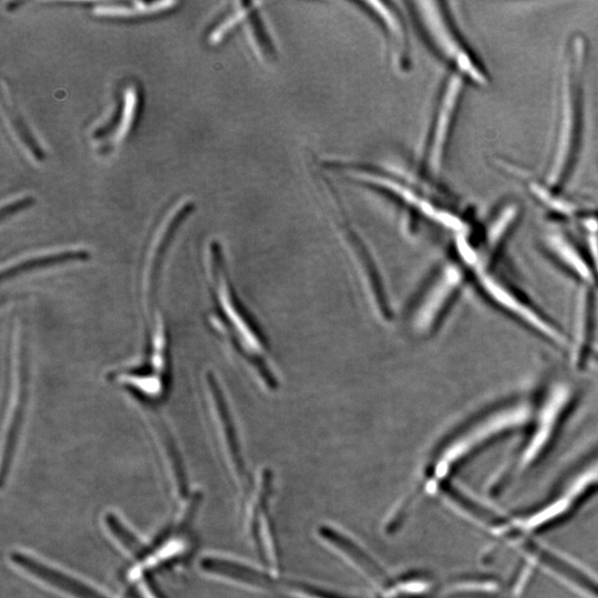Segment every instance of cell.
<instances>
[{
    "instance_id": "obj_10",
    "label": "cell",
    "mask_w": 598,
    "mask_h": 598,
    "mask_svg": "<svg viewBox=\"0 0 598 598\" xmlns=\"http://www.w3.org/2000/svg\"><path fill=\"white\" fill-rule=\"evenodd\" d=\"M373 22L385 44L391 68L399 75H408L414 67V51L408 18L393 2L350 3Z\"/></svg>"
},
{
    "instance_id": "obj_2",
    "label": "cell",
    "mask_w": 598,
    "mask_h": 598,
    "mask_svg": "<svg viewBox=\"0 0 598 598\" xmlns=\"http://www.w3.org/2000/svg\"><path fill=\"white\" fill-rule=\"evenodd\" d=\"M579 391L570 380L558 379L544 390L536 407L528 435L517 455L505 462L489 482L493 492H502L509 484L538 466L549 455L570 417Z\"/></svg>"
},
{
    "instance_id": "obj_21",
    "label": "cell",
    "mask_w": 598,
    "mask_h": 598,
    "mask_svg": "<svg viewBox=\"0 0 598 598\" xmlns=\"http://www.w3.org/2000/svg\"><path fill=\"white\" fill-rule=\"evenodd\" d=\"M2 108L10 126H12L20 143H22L25 149L28 150L30 156L36 159V161H44L46 153L43 148L40 147L37 139L33 136V132L27 126L22 113L19 112L13 101L6 96L4 88L2 91Z\"/></svg>"
},
{
    "instance_id": "obj_5",
    "label": "cell",
    "mask_w": 598,
    "mask_h": 598,
    "mask_svg": "<svg viewBox=\"0 0 598 598\" xmlns=\"http://www.w3.org/2000/svg\"><path fill=\"white\" fill-rule=\"evenodd\" d=\"M208 282L212 299L209 322L255 369L262 368L263 339L233 290L218 241L209 244Z\"/></svg>"
},
{
    "instance_id": "obj_4",
    "label": "cell",
    "mask_w": 598,
    "mask_h": 598,
    "mask_svg": "<svg viewBox=\"0 0 598 598\" xmlns=\"http://www.w3.org/2000/svg\"><path fill=\"white\" fill-rule=\"evenodd\" d=\"M598 493V450L558 483L552 492L528 511L503 515L505 531L527 536L560 527Z\"/></svg>"
},
{
    "instance_id": "obj_9",
    "label": "cell",
    "mask_w": 598,
    "mask_h": 598,
    "mask_svg": "<svg viewBox=\"0 0 598 598\" xmlns=\"http://www.w3.org/2000/svg\"><path fill=\"white\" fill-rule=\"evenodd\" d=\"M195 208L192 201L183 202L175 209L161 224L159 230L154 234L141 267L140 274V299L142 313L146 328H149L161 315L159 307V288L161 273L168 252L185 220L189 218Z\"/></svg>"
},
{
    "instance_id": "obj_18",
    "label": "cell",
    "mask_w": 598,
    "mask_h": 598,
    "mask_svg": "<svg viewBox=\"0 0 598 598\" xmlns=\"http://www.w3.org/2000/svg\"><path fill=\"white\" fill-rule=\"evenodd\" d=\"M143 409L144 416L148 418L153 432L156 433V437L160 441L164 455L168 459L180 496L185 499L189 496V479L177 443H175L166 421L159 416L158 409Z\"/></svg>"
},
{
    "instance_id": "obj_26",
    "label": "cell",
    "mask_w": 598,
    "mask_h": 598,
    "mask_svg": "<svg viewBox=\"0 0 598 598\" xmlns=\"http://www.w3.org/2000/svg\"><path fill=\"white\" fill-rule=\"evenodd\" d=\"M591 366H595L596 368H598V345H596V347L594 348V352L592 354L590 362V367Z\"/></svg>"
},
{
    "instance_id": "obj_1",
    "label": "cell",
    "mask_w": 598,
    "mask_h": 598,
    "mask_svg": "<svg viewBox=\"0 0 598 598\" xmlns=\"http://www.w3.org/2000/svg\"><path fill=\"white\" fill-rule=\"evenodd\" d=\"M586 39L574 36L566 49L560 80L558 122L545 185L558 192L569 179L579 152L584 112Z\"/></svg>"
},
{
    "instance_id": "obj_19",
    "label": "cell",
    "mask_w": 598,
    "mask_h": 598,
    "mask_svg": "<svg viewBox=\"0 0 598 598\" xmlns=\"http://www.w3.org/2000/svg\"><path fill=\"white\" fill-rule=\"evenodd\" d=\"M90 254L85 250H63L55 251L35 256H29L27 259H22L8 266L3 267L2 278L3 282L6 280H12L19 275L44 270L47 267H53L56 265L67 264L72 262L87 261Z\"/></svg>"
},
{
    "instance_id": "obj_16",
    "label": "cell",
    "mask_w": 598,
    "mask_h": 598,
    "mask_svg": "<svg viewBox=\"0 0 598 598\" xmlns=\"http://www.w3.org/2000/svg\"><path fill=\"white\" fill-rule=\"evenodd\" d=\"M10 560L36 577L41 582L47 583L55 589L65 592L75 598H109L88 584L81 582L64 572H60L53 567L40 562L28 554L22 552H13L10 554Z\"/></svg>"
},
{
    "instance_id": "obj_20",
    "label": "cell",
    "mask_w": 598,
    "mask_h": 598,
    "mask_svg": "<svg viewBox=\"0 0 598 598\" xmlns=\"http://www.w3.org/2000/svg\"><path fill=\"white\" fill-rule=\"evenodd\" d=\"M260 5V3L254 4L249 17H247L246 25L256 56L268 66L275 63L278 54L275 40L262 15Z\"/></svg>"
},
{
    "instance_id": "obj_7",
    "label": "cell",
    "mask_w": 598,
    "mask_h": 598,
    "mask_svg": "<svg viewBox=\"0 0 598 598\" xmlns=\"http://www.w3.org/2000/svg\"><path fill=\"white\" fill-rule=\"evenodd\" d=\"M474 282L488 301L515 321L556 348L570 352L571 339L552 319L535 307L521 293L494 275L490 268L478 265L471 270Z\"/></svg>"
},
{
    "instance_id": "obj_6",
    "label": "cell",
    "mask_w": 598,
    "mask_h": 598,
    "mask_svg": "<svg viewBox=\"0 0 598 598\" xmlns=\"http://www.w3.org/2000/svg\"><path fill=\"white\" fill-rule=\"evenodd\" d=\"M410 20L432 53L450 67L453 74L478 87H487L490 79L479 60L463 39L446 3L415 2L407 4Z\"/></svg>"
},
{
    "instance_id": "obj_25",
    "label": "cell",
    "mask_w": 598,
    "mask_h": 598,
    "mask_svg": "<svg viewBox=\"0 0 598 598\" xmlns=\"http://www.w3.org/2000/svg\"><path fill=\"white\" fill-rule=\"evenodd\" d=\"M35 204V199L27 195V197L17 199L13 202H9L3 205L2 210H0V220L3 222L8 219L12 218L13 215L32 208Z\"/></svg>"
},
{
    "instance_id": "obj_11",
    "label": "cell",
    "mask_w": 598,
    "mask_h": 598,
    "mask_svg": "<svg viewBox=\"0 0 598 598\" xmlns=\"http://www.w3.org/2000/svg\"><path fill=\"white\" fill-rule=\"evenodd\" d=\"M19 327L13 328L10 343V381L5 417L6 433L2 463V487L5 486L8 472L12 467L20 428L23 425L28 391V363L26 347L23 345Z\"/></svg>"
},
{
    "instance_id": "obj_22",
    "label": "cell",
    "mask_w": 598,
    "mask_h": 598,
    "mask_svg": "<svg viewBox=\"0 0 598 598\" xmlns=\"http://www.w3.org/2000/svg\"><path fill=\"white\" fill-rule=\"evenodd\" d=\"M175 5L177 3L172 2H108L96 4L94 12L100 16L136 17L158 14Z\"/></svg>"
},
{
    "instance_id": "obj_14",
    "label": "cell",
    "mask_w": 598,
    "mask_h": 598,
    "mask_svg": "<svg viewBox=\"0 0 598 598\" xmlns=\"http://www.w3.org/2000/svg\"><path fill=\"white\" fill-rule=\"evenodd\" d=\"M544 244L553 259L569 272L580 286L598 291L596 275L589 255L579 249L569 237L560 232H551L545 235Z\"/></svg>"
},
{
    "instance_id": "obj_8",
    "label": "cell",
    "mask_w": 598,
    "mask_h": 598,
    "mask_svg": "<svg viewBox=\"0 0 598 598\" xmlns=\"http://www.w3.org/2000/svg\"><path fill=\"white\" fill-rule=\"evenodd\" d=\"M466 82L461 76L450 72L433 108L420 163V171L433 180L439 177L445 163Z\"/></svg>"
},
{
    "instance_id": "obj_15",
    "label": "cell",
    "mask_w": 598,
    "mask_h": 598,
    "mask_svg": "<svg viewBox=\"0 0 598 598\" xmlns=\"http://www.w3.org/2000/svg\"><path fill=\"white\" fill-rule=\"evenodd\" d=\"M140 109V89L136 85H129L123 90L118 105L109 119L92 132V138L99 143L106 144V146L126 138L133 126L136 125Z\"/></svg>"
},
{
    "instance_id": "obj_13",
    "label": "cell",
    "mask_w": 598,
    "mask_h": 598,
    "mask_svg": "<svg viewBox=\"0 0 598 598\" xmlns=\"http://www.w3.org/2000/svg\"><path fill=\"white\" fill-rule=\"evenodd\" d=\"M205 397L206 407H208L209 417H211L216 429L220 432V436L224 442L225 448L228 449L233 466L240 476H243L244 465L241 457L239 442L230 415V410L223 395V391L211 373L206 374L205 377Z\"/></svg>"
},
{
    "instance_id": "obj_24",
    "label": "cell",
    "mask_w": 598,
    "mask_h": 598,
    "mask_svg": "<svg viewBox=\"0 0 598 598\" xmlns=\"http://www.w3.org/2000/svg\"><path fill=\"white\" fill-rule=\"evenodd\" d=\"M106 524L112 535L118 539L123 545V548L132 554L134 559L142 561L147 558L150 551L146 548V545L141 543L136 536L122 524L115 514L109 513L106 515Z\"/></svg>"
},
{
    "instance_id": "obj_3",
    "label": "cell",
    "mask_w": 598,
    "mask_h": 598,
    "mask_svg": "<svg viewBox=\"0 0 598 598\" xmlns=\"http://www.w3.org/2000/svg\"><path fill=\"white\" fill-rule=\"evenodd\" d=\"M536 401L520 396L502 401L483 411L451 437L442 447L437 461V474L443 479L462 462L512 433L527 431L531 425Z\"/></svg>"
},
{
    "instance_id": "obj_17",
    "label": "cell",
    "mask_w": 598,
    "mask_h": 598,
    "mask_svg": "<svg viewBox=\"0 0 598 598\" xmlns=\"http://www.w3.org/2000/svg\"><path fill=\"white\" fill-rule=\"evenodd\" d=\"M519 215V206L515 203H510L503 206L498 214L490 221L479 247L482 266L491 270V266L496 263L505 241L508 240L514 229L515 223L518 222Z\"/></svg>"
},
{
    "instance_id": "obj_12",
    "label": "cell",
    "mask_w": 598,
    "mask_h": 598,
    "mask_svg": "<svg viewBox=\"0 0 598 598\" xmlns=\"http://www.w3.org/2000/svg\"><path fill=\"white\" fill-rule=\"evenodd\" d=\"M596 293L593 288L585 286H580L579 291H577L573 336L569 353L573 367L579 371L590 367L592 354L596 347L594 342Z\"/></svg>"
},
{
    "instance_id": "obj_23",
    "label": "cell",
    "mask_w": 598,
    "mask_h": 598,
    "mask_svg": "<svg viewBox=\"0 0 598 598\" xmlns=\"http://www.w3.org/2000/svg\"><path fill=\"white\" fill-rule=\"evenodd\" d=\"M253 6L254 3L252 2H240L234 3L229 9H226L209 28L208 38L211 43H220L237 26L245 23Z\"/></svg>"
}]
</instances>
